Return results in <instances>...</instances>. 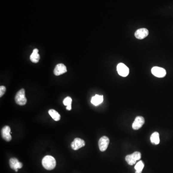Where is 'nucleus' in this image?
Listing matches in <instances>:
<instances>
[{
  "label": "nucleus",
  "instance_id": "1",
  "mask_svg": "<svg viewBox=\"0 0 173 173\" xmlns=\"http://www.w3.org/2000/svg\"><path fill=\"white\" fill-rule=\"evenodd\" d=\"M42 165L46 169L51 170L55 168L56 163L54 157L47 155L45 156L42 160Z\"/></svg>",
  "mask_w": 173,
  "mask_h": 173
},
{
  "label": "nucleus",
  "instance_id": "2",
  "mask_svg": "<svg viewBox=\"0 0 173 173\" xmlns=\"http://www.w3.org/2000/svg\"><path fill=\"white\" fill-rule=\"evenodd\" d=\"M15 101L17 105H26L27 99L25 96V91L24 89L22 88L17 92L16 97Z\"/></svg>",
  "mask_w": 173,
  "mask_h": 173
},
{
  "label": "nucleus",
  "instance_id": "3",
  "mask_svg": "<svg viewBox=\"0 0 173 173\" xmlns=\"http://www.w3.org/2000/svg\"><path fill=\"white\" fill-rule=\"evenodd\" d=\"M117 71L118 74L123 77L128 76L129 74V68L123 63H119L118 64L117 66Z\"/></svg>",
  "mask_w": 173,
  "mask_h": 173
},
{
  "label": "nucleus",
  "instance_id": "4",
  "mask_svg": "<svg viewBox=\"0 0 173 173\" xmlns=\"http://www.w3.org/2000/svg\"><path fill=\"white\" fill-rule=\"evenodd\" d=\"M151 73L154 76L160 78L165 77L166 74V72L165 69L158 66L153 67L151 69Z\"/></svg>",
  "mask_w": 173,
  "mask_h": 173
},
{
  "label": "nucleus",
  "instance_id": "5",
  "mask_svg": "<svg viewBox=\"0 0 173 173\" xmlns=\"http://www.w3.org/2000/svg\"><path fill=\"white\" fill-rule=\"evenodd\" d=\"M109 139L107 137L103 136L99 139L98 144L99 150L101 151H105L108 148L109 144Z\"/></svg>",
  "mask_w": 173,
  "mask_h": 173
},
{
  "label": "nucleus",
  "instance_id": "6",
  "mask_svg": "<svg viewBox=\"0 0 173 173\" xmlns=\"http://www.w3.org/2000/svg\"><path fill=\"white\" fill-rule=\"evenodd\" d=\"M145 123V119L141 116H138L135 118V121L133 123L132 128L134 130L140 129Z\"/></svg>",
  "mask_w": 173,
  "mask_h": 173
},
{
  "label": "nucleus",
  "instance_id": "7",
  "mask_svg": "<svg viewBox=\"0 0 173 173\" xmlns=\"http://www.w3.org/2000/svg\"><path fill=\"white\" fill-rule=\"evenodd\" d=\"M85 145V142L84 140L79 138H76L74 141L72 143L71 146L72 148L74 150H77L83 147Z\"/></svg>",
  "mask_w": 173,
  "mask_h": 173
},
{
  "label": "nucleus",
  "instance_id": "8",
  "mask_svg": "<svg viewBox=\"0 0 173 173\" xmlns=\"http://www.w3.org/2000/svg\"><path fill=\"white\" fill-rule=\"evenodd\" d=\"M11 128L9 126H4L1 129V136L6 141H10L12 140Z\"/></svg>",
  "mask_w": 173,
  "mask_h": 173
},
{
  "label": "nucleus",
  "instance_id": "9",
  "mask_svg": "<svg viewBox=\"0 0 173 173\" xmlns=\"http://www.w3.org/2000/svg\"><path fill=\"white\" fill-rule=\"evenodd\" d=\"M148 33L149 32L147 29L145 28H140L135 32V36L137 39H143L148 36Z\"/></svg>",
  "mask_w": 173,
  "mask_h": 173
},
{
  "label": "nucleus",
  "instance_id": "10",
  "mask_svg": "<svg viewBox=\"0 0 173 173\" xmlns=\"http://www.w3.org/2000/svg\"><path fill=\"white\" fill-rule=\"evenodd\" d=\"M10 167L13 169L15 170L16 172L18 171L19 169H20L23 166V164L19 162V160L15 158L10 159L9 161Z\"/></svg>",
  "mask_w": 173,
  "mask_h": 173
},
{
  "label": "nucleus",
  "instance_id": "11",
  "mask_svg": "<svg viewBox=\"0 0 173 173\" xmlns=\"http://www.w3.org/2000/svg\"><path fill=\"white\" fill-rule=\"evenodd\" d=\"M67 72V69L65 65L63 64H59L57 65L54 69V74L56 76L65 73Z\"/></svg>",
  "mask_w": 173,
  "mask_h": 173
},
{
  "label": "nucleus",
  "instance_id": "12",
  "mask_svg": "<svg viewBox=\"0 0 173 173\" xmlns=\"http://www.w3.org/2000/svg\"><path fill=\"white\" fill-rule=\"evenodd\" d=\"M103 97L102 95H95L94 96L92 97L91 102L95 106H98L100 105L103 102Z\"/></svg>",
  "mask_w": 173,
  "mask_h": 173
},
{
  "label": "nucleus",
  "instance_id": "13",
  "mask_svg": "<svg viewBox=\"0 0 173 173\" xmlns=\"http://www.w3.org/2000/svg\"><path fill=\"white\" fill-rule=\"evenodd\" d=\"M39 59H40V56L39 54L38 49H35L30 56L31 61L32 62V63H38Z\"/></svg>",
  "mask_w": 173,
  "mask_h": 173
},
{
  "label": "nucleus",
  "instance_id": "14",
  "mask_svg": "<svg viewBox=\"0 0 173 173\" xmlns=\"http://www.w3.org/2000/svg\"><path fill=\"white\" fill-rule=\"evenodd\" d=\"M49 114L54 121H58L60 120L61 118L60 115L56 111L53 109L50 110L49 111Z\"/></svg>",
  "mask_w": 173,
  "mask_h": 173
},
{
  "label": "nucleus",
  "instance_id": "15",
  "mask_svg": "<svg viewBox=\"0 0 173 173\" xmlns=\"http://www.w3.org/2000/svg\"><path fill=\"white\" fill-rule=\"evenodd\" d=\"M151 141L154 144H158L160 143L159 134L157 132H154L151 136Z\"/></svg>",
  "mask_w": 173,
  "mask_h": 173
},
{
  "label": "nucleus",
  "instance_id": "16",
  "mask_svg": "<svg viewBox=\"0 0 173 173\" xmlns=\"http://www.w3.org/2000/svg\"><path fill=\"white\" fill-rule=\"evenodd\" d=\"M72 99L70 97H67L63 101V103L66 106V110L70 111L71 110V103Z\"/></svg>",
  "mask_w": 173,
  "mask_h": 173
},
{
  "label": "nucleus",
  "instance_id": "17",
  "mask_svg": "<svg viewBox=\"0 0 173 173\" xmlns=\"http://www.w3.org/2000/svg\"><path fill=\"white\" fill-rule=\"evenodd\" d=\"M144 166V165L143 161H139V162H137L136 163V165L135 166V169L136 170L135 173H142Z\"/></svg>",
  "mask_w": 173,
  "mask_h": 173
},
{
  "label": "nucleus",
  "instance_id": "18",
  "mask_svg": "<svg viewBox=\"0 0 173 173\" xmlns=\"http://www.w3.org/2000/svg\"><path fill=\"white\" fill-rule=\"evenodd\" d=\"M125 160L128 165L132 166L136 163L137 161L133 158L131 154L128 155L125 157Z\"/></svg>",
  "mask_w": 173,
  "mask_h": 173
},
{
  "label": "nucleus",
  "instance_id": "19",
  "mask_svg": "<svg viewBox=\"0 0 173 173\" xmlns=\"http://www.w3.org/2000/svg\"><path fill=\"white\" fill-rule=\"evenodd\" d=\"M133 157L137 161H138L139 160H140L141 158V155L140 152H138V151H136L134 152L133 154H131Z\"/></svg>",
  "mask_w": 173,
  "mask_h": 173
},
{
  "label": "nucleus",
  "instance_id": "20",
  "mask_svg": "<svg viewBox=\"0 0 173 173\" xmlns=\"http://www.w3.org/2000/svg\"><path fill=\"white\" fill-rule=\"evenodd\" d=\"M6 91V88L4 86L0 87V97H1L4 95Z\"/></svg>",
  "mask_w": 173,
  "mask_h": 173
}]
</instances>
